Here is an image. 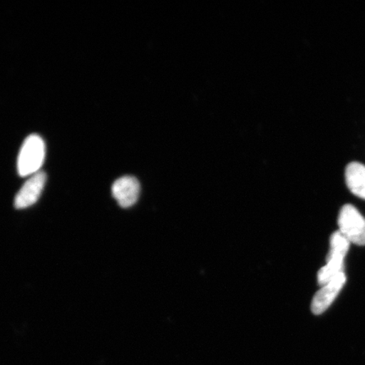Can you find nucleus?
Segmentation results:
<instances>
[{"mask_svg":"<svg viewBox=\"0 0 365 365\" xmlns=\"http://www.w3.org/2000/svg\"><path fill=\"white\" fill-rule=\"evenodd\" d=\"M45 143L38 135H31L23 143L17 160V171L21 177L40 172L45 159Z\"/></svg>","mask_w":365,"mask_h":365,"instance_id":"obj_1","label":"nucleus"},{"mask_svg":"<svg viewBox=\"0 0 365 365\" xmlns=\"http://www.w3.org/2000/svg\"><path fill=\"white\" fill-rule=\"evenodd\" d=\"M339 232L350 244L365 245V218L352 205H345L339 217Z\"/></svg>","mask_w":365,"mask_h":365,"instance_id":"obj_2","label":"nucleus"},{"mask_svg":"<svg viewBox=\"0 0 365 365\" xmlns=\"http://www.w3.org/2000/svg\"><path fill=\"white\" fill-rule=\"evenodd\" d=\"M346 279L345 273L342 272L317 292L312 304V310L314 314L319 316L330 307L344 287Z\"/></svg>","mask_w":365,"mask_h":365,"instance_id":"obj_3","label":"nucleus"},{"mask_svg":"<svg viewBox=\"0 0 365 365\" xmlns=\"http://www.w3.org/2000/svg\"><path fill=\"white\" fill-rule=\"evenodd\" d=\"M47 175L43 172L36 173L31 176L24 185L21 187L15 199V207L24 209L34 205L43 192Z\"/></svg>","mask_w":365,"mask_h":365,"instance_id":"obj_4","label":"nucleus"},{"mask_svg":"<svg viewBox=\"0 0 365 365\" xmlns=\"http://www.w3.org/2000/svg\"><path fill=\"white\" fill-rule=\"evenodd\" d=\"M140 182L135 177L125 176L113 182L112 194L123 208H129L134 205L139 198Z\"/></svg>","mask_w":365,"mask_h":365,"instance_id":"obj_5","label":"nucleus"},{"mask_svg":"<svg viewBox=\"0 0 365 365\" xmlns=\"http://www.w3.org/2000/svg\"><path fill=\"white\" fill-rule=\"evenodd\" d=\"M346 182L351 192L365 200V165L354 162L346 168Z\"/></svg>","mask_w":365,"mask_h":365,"instance_id":"obj_6","label":"nucleus"},{"mask_svg":"<svg viewBox=\"0 0 365 365\" xmlns=\"http://www.w3.org/2000/svg\"><path fill=\"white\" fill-rule=\"evenodd\" d=\"M349 246L350 242L339 231L335 232L331 236L330 251L327 255V259L331 258L345 259Z\"/></svg>","mask_w":365,"mask_h":365,"instance_id":"obj_7","label":"nucleus"}]
</instances>
